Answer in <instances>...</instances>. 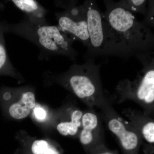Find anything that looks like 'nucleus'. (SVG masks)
<instances>
[{
    "mask_svg": "<svg viewBox=\"0 0 154 154\" xmlns=\"http://www.w3.org/2000/svg\"><path fill=\"white\" fill-rule=\"evenodd\" d=\"M87 17L90 44L85 59L99 57L115 56L123 59L121 51L110 33L107 22L97 3L86 0L83 4Z\"/></svg>",
    "mask_w": 154,
    "mask_h": 154,
    "instance_id": "4",
    "label": "nucleus"
},
{
    "mask_svg": "<svg viewBox=\"0 0 154 154\" xmlns=\"http://www.w3.org/2000/svg\"><path fill=\"white\" fill-rule=\"evenodd\" d=\"M4 31L27 39L40 51L39 57L63 56L75 60L78 52L72 47L74 40L63 32L58 26L32 21L25 17L15 24L4 23Z\"/></svg>",
    "mask_w": 154,
    "mask_h": 154,
    "instance_id": "2",
    "label": "nucleus"
},
{
    "mask_svg": "<svg viewBox=\"0 0 154 154\" xmlns=\"http://www.w3.org/2000/svg\"><path fill=\"white\" fill-rule=\"evenodd\" d=\"M143 137L147 143L152 144L154 143V122L149 121L143 125L141 128Z\"/></svg>",
    "mask_w": 154,
    "mask_h": 154,
    "instance_id": "15",
    "label": "nucleus"
},
{
    "mask_svg": "<svg viewBox=\"0 0 154 154\" xmlns=\"http://www.w3.org/2000/svg\"><path fill=\"white\" fill-rule=\"evenodd\" d=\"M4 32L2 25H0V73L15 75H17V71L11 63L7 54L4 38Z\"/></svg>",
    "mask_w": 154,
    "mask_h": 154,
    "instance_id": "12",
    "label": "nucleus"
},
{
    "mask_svg": "<svg viewBox=\"0 0 154 154\" xmlns=\"http://www.w3.org/2000/svg\"><path fill=\"white\" fill-rule=\"evenodd\" d=\"M35 105L36 99L34 93L32 91H25L21 94L19 102L11 105L9 108V113L13 118L22 119L28 116Z\"/></svg>",
    "mask_w": 154,
    "mask_h": 154,
    "instance_id": "9",
    "label": "nucleus"
},
{
    "mask_svg": "<svg viewBox=\"0 0 154 154\" xmlns=\"http://www.w3.org/2000/svg\"><path fill=\"white\" fill-rule=\"evenodd\" d=\"M99 154H115L113 152L109 151H104L99 153Z\"/></svg>",
    "mask_w": 154,
    "mask_h": 154,
    "instance_id": "18",
    "label": "nucleus"
},
{
    "mask_svg": "<svg viewBox=\"0 0 154 154\" xmlns=\"http://www.w3.org/2000/svg\"><path fill=\"white\" fill-rule=\"evenodd\" d=\"M70 1L63 5L65 10L57 12L56 19L60 30L74 41L82 42L87 48L90 44L85 9L83 5Z\"/></svg>",
    "mask_w": 154,
    "mask_h": 154,
    "instance_id": "6",
    "label": "nucleus"
},
{
    "mask_svg": "<svg viewBox=\"0 0 154 154\" xmlns=\"http://www.w3.org/2000/svg\"><path fill=\"white\" fill-rule=\"evenodd\" d=\"M19 10L25 14V17L32 21L46 23V9L38 2L33 0H14L12 1Z\"/></svg>",
    "mask_w": 154,
    "mask_h": 154,
    "instance_id": "8",
    "label": "nucleus"
},
{
    "mask_svg": "<svg viewBox=\"0 0 154 154\" xmlns=\"http://www.w3.org/2000/svg\"><path fill=\"white\" fill-rule=\"evenodd\" d=\"M82 116V111L79 110H75L72 113L71 122H61L58 125L57 127L58 131L62 135H74L78 132L79 128L82 125L81 120Z\"/></svg>",
    "mask_w": 154,
    "mask_h": 154,
    "instance_id": "11",
    "label": "nucleus"
},
{
    "mask_svg": "<svg viewBox=\"0 0 154 154\" xmlns=\"http://www.w3.org/2000/svg\"><path fill=\"white\" fill-rule=\"evenodd\" d=\"M148 3L146 14L141 22L146 26L151 28L154 27V1H149Z\"/></svg>",
    "mask_w": 154,
    "mask_h": 154,
    "instance_id": "16",
    "label": "nucleus"
},
{
    "mask_svg": "<svg viewBox=\"0 0 154 154\" xmlns=\"http://www.w3.org/2000/svg\"><path fill=\"white\" fill-rule=\"evenodd\" d=\"M34 115L39 121H44L46 118V111L43 108L36 107L34 110Z\"/></svg>",
    "mask_w": 154,
    "mask_h": 154,
    "instance_id": "17",
    "label": "nucleus"
},
{
    "mask_svg": "<svg viewBox=\"0 0 154 154\" xmlns=\"http://www.w3.org/2000/svg\"><path fill=\"white\" fill-rule=\"evenodd\" d=\"M85 60L82 64L72 65L60 78L78 98L88 104H94L104 99L100 77L102 63L96 64L93 58Z\"/></svg>",
    "mask_w": 154,
    "mask_h": 154,
    "instance_id": "3",
    "label": "nucleus"
},
{
    "mask_svg": "<svg viewBox=\"0 0 154 154\" xmlns=\"http://www.w3.org/2000/svg\"><path fill=\"white\" fill-rule=\"evenodd\" d=\"M136 79L131 82L124 80L116 88L122 98H129L143 105H151L154 102V59L145 63Z\"/></svg>",
    "mask_w": 154,
    "mask_h": 154,
    "instance_id": "5",
    "label": "nucleus"
},
{
    "mask_svg": "<svg viewBox=\"0 0 154 154\" xmlns=\"http://www.w3.org/2000/svg\"><path fill=\"white\" fill-rule=\"evenodd\" d=\"M83 128L80 135V140L83 145L89 146L94 140V132L98 125V119L96 114L87 112L82 119Z\"/></svg>",
    "mask_w": 154,
    "mask_h": 154,
    "instance_id": "10",
    "label": "nucleus"
},
{
    "mask_svg": "<svg viewBox=\"0 0 154 154\" xmlns=\"http://www.w3.org/2000/svg\"><path fill=\"white\" fill-rule=\"evenodd\" d=\"M102 12L116 44L124 59L136 58L143 65L153 58L154 36L150 28L139 22L133 13L117 2L104 1Z\"/></svg>",
    "mask_w": 154,
    "mask_h": 154,
    "instance_id": "1",
    "label": "nucleus"
},
{
    "mask_svg": "<svg viewBox=\"0 0 154 154\" xmlns=\"http://www.w3.org/2000/svg\"><path fill=\"white\" fill-rule=\"evenodd\" d=\"M31 149L34 154H60L54 147L44 140L35 141Z\"/></svg>",
    "mask_w": 154,
    "mask_h": 154,
    "instance_id": "14",
    "label": "nucleus"
},
{
    "mask_svg": "<svg viewBox=\"0 0 154 154\" xmlns=\"http://www.w3.org/2000/svg\"><path fill=\"white\" fill-rule=\"evenodd\" d=\"M122 8L131 12L145 15L147 11L146 0H123L117 2Z\"/></svg>",
    "mask_w": 154,
    "mask_h": 154,
    "instance_id": "13",
    "label": "nucleus"
},
{
    "mask_svg": "<svg viewBox=\"0 0 154 154\" xmlns=\"http://www.w3.org/2000/svg\"><path fill=\"white\" fill-rule=\"evenodd\" d=\"M108 126L110 131L118 138L126 152L130 154L135 153L139 144L138 135L135 131L119 118L110 119Z\"/></svg>",
    "mask_w": 154,
    "mask_h": 154,
    "instance_id": "7",
    "label": "nucleus"
}]
</instances>
